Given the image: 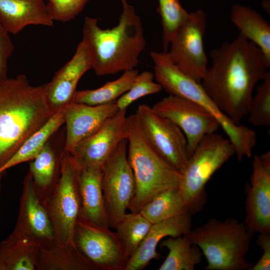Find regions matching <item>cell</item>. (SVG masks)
<instances>
[{
  "instance_id": "34",
  "label": "cell",
  "mask_w": 270,
  "mask_h": 270,
  "mask_svg": "<svg viewBox=\"0 0 270 270\" xmlns=\"http://www.w3.org/2000/svg\"><path fill=\"white\" fill-rule=\"evenodd\" d=\"M9 34L0 20V78H8V61L14 50Z\"/></svg>"
},
{
  "instance_id": "1",
  "label": "cell",
  "mask_w": 270,
  "mask_h": 270,
  "mask_svg": "<svg viewBox=\"0 0 270 270\" xmlns=\"http://www.w3.org/2000/svg\"><path fill=\"white\" fill-rule=\"evenodd\" d=\"M212 66L200 82L220 110L236 124L248 114L256 84L266 77L269 62L242 35L210 52Z\"/></svg>"
},
{
  "instance_id": "36",
  "label": "cell",
  "mask_w": 270,
  "mask_h": 270,
  "mask_svg": "<svg viewBox=\"0 0 270 270\" xmlns=\"http://www.w3.org/2000/svg\"><path fill=\"white\" fill-rule=\"evenodd\" d=\"M4 172H1L0 173V190H1V182L2 178L4 174Z\"/></svg>"
},
{
  "instance_id": "7",
  "label": "cell",
  "mask_w": 270,
  "mask_h": 270,
  "mask_svg": "<svg viewBox=\"0 0 270 270\" xmlns=\"http://www.w3.org/2000/svg\"><path fill=\"white\" fill-rule=\"evenodd\" d=\"M80 170L70 154L64 150L58 181L42 202L52 228L54 241L60 244L75 246L74 236L81 206Z\"/></svg>"
},
{
  "instance_id": "11",
  "label": "cell",
  "mask_w": 270,
  "mask_h": 270,
  "mask_svg": "<svg viewBox=\"0 0 270 270\" xmlns=\"http://www.w3.org/2000/svg\"><path fill=\"white\" fill-rule=\"evenodd\" d=\"M206 28V17L202 10L190 14L171 40L167 52L180 70L198 82L208 68L203 42Z\"/></svg>"
},
{
  "instance_id": "24",
  "label": "cell",
  "mask_w": 270,
  "mask_h": 270,
  "mask_svg": "<svg viewBox=\"0 0 270 270\" xmlns=\"http://www.w3.org/2000/svg\"><path fill=\"white\" fill-rule=\"evenodd\" d=\"M64 109L62 108L22 144L12 156L0 168V173L26 162L32 160L38 154L48 140L64 124Z\"/></svg>"
},
{
  "instance_id": "20",
  "label": "cell",
  "mask_w": 270,
  "mask_h": 270,
  "mask_svg": "<svg viewBox=\"0 0 270 270\" xmlns=\"http://www.w3.org/2000/svg\"><path fill=\"white\" fill-rule=\"evenodd\" d=\"M0 20L13 34L30 25L52 26L54 23L44 0H0Z\"/></svg>"
},
{
  "instance_id": "30",
  "label": "cell",
  "mask_w": 270,
  "mask_h": 270,
  "mask_svg": "<svg viewBox=\"0 0 270 270\" xmlns=\"http://www.w3.org/2000/svg\"><path fill=\"white\" fill-rule=\"evenodd\" d=\"M158 11L162 28L164 52H166L170 42L188 18V14L179 0H158Z\"/></svg>"
},
{
  "instance_id": "15",
  "label": "cell",
  "mask_w": 270,
  "mask_h": 270,
  "mask_svg": "<svg viewBox=\"0 0 270 270\" xmlns=\"http://www.w3.org/2000/svg\"><path fill=\"white\" fill-rule=\"evenodd\" d=\"M244 223L254 234L270 232V164L255 155L250 184L246 188Z\"/></svg>"
},
{
  "instance_id": "16",
  "label": "cell",
  "mask_w": 270,
  "mask_h": 270,
  "mask_svg": "<svg viewBox=\"0 0 270 270\" xmlns=\"http://www.w3.org/2000/svg\"><path fill=\"white\" fill-rule=\"evenodd\" d=\"M64 109L66 124L64 150L68 152L97 131L119 110L116 102L98 106L72 102Z\"/></svg>"
},
{
  "instance_id": "9",
  "label": "cell",
  "mask_w": 270,
  "mask_h": 270,
  "mask_svg": "<svg viewBox=\"0 0 270 270\" xmlns=\"http://www.w3.org/2000/svg\"><path fill=\"white\" fill-rule=\"evenodd\" d=\"M74 241L96 270H124L128 260L116 232L80 217Z\"/></svg>"
},
{
  "instance_id": "27",
  "label": "cell",
  "mask_w": 270,
  "mask_h": 270,
  "mask_svg": "<svg viewBox=\"0 0 270 270\" xmlns=\"http://www.w3.org/2000/svg\"><path fill=\"white\" fill-rule=\"evenodd\" d=\"M139 212L152 224L190 213L178 188H170L160 192L146 202Z\"/></svg>"
},
{
  "instance_id": "17",
  "label": "cell",
  "mask_w": 270,
  "mask_h": 270,
  "mask_svg": "<svg viewBox=\"0 0 270 270\" xmlns=\"http://www.w3.org/2000/svg\"><path fill=\"white\" fill-rule=\"evenodd\" d=\"M90 68V56L82 40L72 58L54 74L49 82L46 83V99L54 112L72 102L80 78Z\"/></svg>"
},
{
  "instance_id": "33",
  "label": "cell",
  "mask_w": 270,
  "mask_h": 270,
  "mask_svg": "<svg viewBox=\"0 0 270 270\" xmlns=\"http://www.w3.org/2000/svg\"><path fill=\"white\" fill-rule=\"evenodd\" d=\"M88 0H48V12L54 21L66 22L74 19Z\"/></svg>"
},
{
  "instance_id": "10",
  "label": "cell",
  "mask_w": 270,
  "mask_h": 270,
  "mask_svg": "<svg viewBox=\"0 0 270 270\" xmlns=\"http://www.w3.org/2000/svg\"><path fill=\"white\" fill-rule=\"evenodd\" d=\"M135 114L149 143L165 160L181 172L188 159L186 140L182 130L148 104L138 106Z\"/></svg>"
},
{
  "instance_id": "3",
  "label": "cell",
  "mask_w": 270,
  "mask_h": 270,
  "mask_svg": "<svg viewBox=\"0 0 270 270\" xmlns=\"http://www.w3.org/2000/svg\"><path fill=\"white\" fill-rule=\"evenodd\" d=\"M122 12L118 22L102 29L98 19L86 16L82 26V40L98 76L134 69L144 50L146 40L140 16L127 0H120Z\"/></svg>"
},
{
  "instance_id": "22",
  "label": "cell",
  "mask_w": 270,
  "mask_h": 270,
  "mask_svg": "<svg viewBox=\"0 0 270 270\" xmlns=\"http://www.w3.org/2000/svg\"><path fill=\"white\" fill-rule=\"evenodd\" d=\"M37 270H96L76 246L62 244L54 240L38 247Z\"/></svg>"
},
{
  "instance_id": "26",
  "label": "cell",
  "mask_w": 270,
  "mask_h": 270,
  "mask_svg": "<svg viewBox=\"0 0 270 270\" xmlns=\"http://www.w3.org/2000/svg\"><path fill=\"white\" fill-rule=\"evenodd\" d=\"M138 74L134 68L126 70L118 78L107 82L98 88L76 90L72 102L90 106L114 102L130 88Z\"/></svg>"
},
{
  "instance_id": "18",
  "label": "cell",
  "mask_w": 270,
  "mask_h": 270,
  "mask_svg": "<svg viewBox=\"0 0 270 270\" xmlns=\"http://www.w3.org/2000/svg\"><path fill=\"white\" fill-rule=\"evenodd\" d=\"M58 131L50 138L29 166L28 172L34 188L42 203L54 190L60 175L65 130L60 135L58 134Z\"/></svg>"
},
{
  "instance_id": "19",
  "label": "cell",
  "mask_w": 270,
  "mask_h": 270,
  "mask_svg": "<svg viewBox=\"0 0 270 270\" xmlns=\"http://www.w3.org/2000/svg\"><path fill=\"white\" fill-rule=\"evenodd\" d=\"M192 214L186 212L152 224L146 236L129 258L124 270H140L152 260H158L159 242L165 237L176 238L187 234L192 230Z\"/></svg>"
},
{
  "instance_id": "6",
  "label": "cell",
  "mask_w": 270,
  "mask_h": 270,
  "mask_svg": "<svg viewBox=\"0 0 270 270\" xmlns=\"http://www.w3.org/2000/svg\"><path fill=\"white\" fill-rule=\"evenodd\" d=\"M234 154L235 149L230 140L215 132L206 135L200 142L181 171L178 188L191 214L202 208L206 200V184Z\"/></svg>"
},
{
  "instance_id": "32",
  "label": "cell",
  "mask_w": 270,
  "mask_h": 270,
  "mask_svg": "<svg viewBox=\"0 0 270 270\" xmlns=\"http://www.w3.org/2000/svg\"><path fill=\"white\" fill-rule=\"evenodd\" d=\"M154 74L149 71L138 74L130 88L116 101L118 110H126L139 98L160 92L162 88L158 83L154 82Z\"/></svg>"
},
{
  "instance_id": "5",
  "label": "cell",
  "mask_w": 270,
  "mask_h": 270,
  "mask_svg": "<svg viewBox=\"0 0 270 270\" xmlns=\"http://www.w3.org/2000/svg\"><path fill=\"white\" fill-rule=\"evenodd\" d=\"M254 233L234 218L208 220L186 234L205 256L207 270H250L246 255Z\"/></svg>"
},
{
  "instance_id": "14",
  "label": "cell",
  "mask_w": 270,
  "mask_h": 270,
  "mask_svg": "<svg viewBox=\"0 0 270 270\" xmlns=\"http://www.w3.org/2000/svg\"><path fill=\"white\" fill-rule=\"evenodd\" d=\"M126 110H119L69 152L81 169L102 168L120 142L126 139Z\"/></svg>"
},
{
  "instance_id": "29",
  "label": "cell",
  "mask_w": 270,
  "mask_h": 270,
  "mask_svg": "<svg viewBox=\"0 0 270 270\" xmlns=\"http://www.w3.org/2000/svg\"><path fill=\"white\" fill-rule=\"evenodd\" d=\"M38 247L16 241L0 242V270H35Z\"/></svg>"
},
{
  "instance_id": "4",
  "label": "cell",
  "mask_w": 270,
  "mask_h": 270,
  "mask_svg": "<svg viewBox=\"0 0 270 270\" xmlns=\"http://www.w3.org/2000/svg\"><path fill=\"white\" fill-rule=\"evenodd\" d=\"M128 158L133 172L135 190L128 207L138 212L160 192L178 188L182 172L165 160L154 149L142 132L134 114L127 116Z\"/></svg>"
},
{
  "instance_id": "28",
  "label": "cell",
  "mask_w": 270,
  "mask_h": 270,
  "mask_svg": "<svg viewBox=\"0 0 270 270\" xmlns=\"http://www.w3.org/2000/svg\"><path fill=\"white\" fill-rule=\"evenodd\" d=\"M152 224L140 212L126 213L116 224L114 228L128 260L138 250Z\"/></svg>"
},
{
  "instance_id": "8",
  "label": "cell",
  "mask_w": 270,
  "mask_h": 270,
  "mask_svg": "<svg viewBox=\"0 0 270 270\" xmlns=\"http://www.w3.org/2000/svg\"><path fill=\"white\" fill-rule=\"evenodd\" d=\"M102 187L110 227L114 228L126 213L135 190L126 139L120 142L103 166Z\"/></svg>"
},
{
  "instance_id": "25",
  "label": "cell",
  "mask_w": 270,
  "mask_h": 270,
  "mask_svg": "<svg viewBox=\"0 0 270 270\" xmlns=\"http://www.w3.org/2000/svg\"><path fill=\"white\" fill-rule=\"evenodd\" d=\"M160 246L168 249V253L159 270H194L202 260L200 248L186 235L164 240Z\"/></svg>"
},
{
  "instance_id": "13",
  "label": "cell",
  "mask_w": 270,
  "mask_h": 270,
  "mask_svg": "<svg viewBox=\"0 0 270 270\" xmlns=\"http://www.w3.org/2000/svg\"><path fill=\"white\" fill-rule=\"evenodd\" d=\"M5 240L20 241L38 247L54 240L48 214L36 193L32 177L28 171L23 182L16 226Z\"/></svg>"
},
{
  "instance_id": "23",
  "label": "cell",
  "mask_w": 270,
  "mask_h": 270,
  "mask_svg": "<svg viewBox=\"0 0 270 270\" xmlns=\"http://www.w3.org/2000/svg\"><path fill=\"white\" fill-rule=\"evenodd\" d=\"M231 20L240 34L255 44L270 62V26L258 13L242 5L232 6Z\"/></svg>"
},
{
  "instance_id": "21",
  "label": "cell",
  "mask_w": 270,
  "mask_h": 270,
  "mask_svg": "<svg viewBox=\"0 0 270 270\" xmlns=\"http://www.w3.org/2000/svg\"><path fill=\"white\" fill-rule=\"evenodd\" d=\"M79 190L80 217L96 224L110 228L102 187V168L81 169Z\"/></svg>"
},
{
  "instance_id": "12",
  "label": "cell",
  "mask_w": 270,
  "mask_h": 270,
  "mask_svg": "<svg viewBox=\"0 0 270 270\" xmlns=\"http://www.w3.org/2000/svg\"><path fill=\"white\" fill-rule=\"evenodd\" d=\"M152 108L182 130L186 140L188 158L206 135L214 132L220 127L208 110L184 98L170 94L154 104Z\"/></svg>"
},
{
  "instance_id": "35",
  "label": "cell",
  "mask_w": 270,
  "mask_h": 270,
  "mask_svg": "<svg viewBox=\"0 0 270 270\" xmlns=\"http://www.w3.org/2000/svg\"><path fill=\"white\" fill-rule=\"evenodd\" d=\"M256 244L262 249V254L250 270H270V232L260 233Z\"/></svg>"
},
{
  "instance_id": "2",
  "label": "cell",
  "mask_w": 270,
  "mask_h": 270,
  "mask_svg": "<svg viewBox=\"0 0 270 270\" xmlns=\"http://www.w3.org/2000/svg\"><path fill=\"white\" fill-rule=\"evenodd\" d=\"M46 83L31 85L24 74L0 78V168L56 112Z\"/></svg>"
},
{
  "instance_id": "31",
  "label": "cell",
  "mask_w": 270,
  "mask_h": 270,
  "mask_svg": "<svg viewBox=\"0 0 270 270\" xmlns=\"http://www.w3.org/2000/svg\"><path fill=\"white\" fill-rule=\"evenodd\" d=\"M252 96L248 114L249 121L254 126L270 125V72H268Z\"/></svg>"
}]
</instances>
